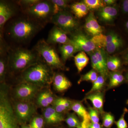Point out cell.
Listing matches in <instances>:
<instances>
[{
  "label": "cell",
  "instance_id": "39",
  "mask_svg": "<svg viewBox=\"0 0 128 128\" xmlns=\"http://www.w3.org/2000/svg\"><path fill=\"white\" fill-rule=\"evenodd\" d=\"M128 110L126 108L124 109L122 114L118 121H115V123L117 128H128V124L124 118V116Z\"/></svg>",
  "mask_w": 128,
  "mask_h": 128
},
{
  "label": "cell",
  "instance_id": "11",
  "mask_svg": "<svg viewBox=\"0 0 128 128\" xmlns=\"http://www.w3.org/2000/svg\"><path fill=\"white\" fill-rule=\"evenodd\" d=\"M92 66L94 70L100 73V75L106 78L108 74L107 66V57L103 48H97L90 53Z\"/></svg>",
  "mask_w": 128,
  "mask_h": 128
},
{
  "label": "cell",
  "instance_id": "33",
  "mask_svg": "<svg viewBox=\"0 0 128 128\" xmlns=\"http://www.w3.org/2000/svg\"><path fill=\"white\" fill-rule=\"evenodd\" d=\"M65 120L68 126L70 128H77L80 126L81 124L74 114H69Z\"/></svg>",
  "mask_w": 128,
  "mask_h": 128
},
{
  "label": "cell",
  "instance_id": "34",
  "mask_svg": "<svg viewBox=\"0 0 128 128\" xmlns=\"http://www.w3.org/2000/svg\"><path fill=\"white\" fill-rule=\"evenodd\" d=\"M52 105L54 110L59 113L62 114V113L68 110L64 104L62 98H56Z\"/></svg>",
  "mask_w": 128,
  "mask_h": 128
},
{
  "label": "cell",
  "instance_id": "41",
  "mask_svg": "<svg viewBox=\"0 0 128 128\" xmlns=\"http://www.w3.org/2000/svg\"><path fill=\"white\" fill-rule=\"evenodd\" d=\"M122 14L128 17V0H124L121 2L120 6Z\"/></svg>",
  "mask_w": 128,
  "mask_h": 128
},
{
  "label": "cell",
  "instance_id": "17",
  "mask_svg": "<svg viewBox=\"0 0 128 128\" xmlns=\"http://www.w3.org/2000/svg\"><path fill=\"white\" fill-rule=\"evenodd\" d=\"M120 35L114 31H112L105 35L100 34L92 37L91 40L97 48H105V47L113 40Z\"/></svg>",
  "mask_w": 128,
  "mask_h": 128
},
{
  "label": "cell",
  "instance_id": "44",
  "mask_svg": "<svg viewBox=\"0 0 128 128\" xmlns=\"http://www.w3.org/2000/svg\"><path fill=\"white\" fill-rule=\"evenodd\" d=\"M88 128H102V126L99 123L91 122L89 124Z\"/></svg>",
  "mask_w": 128,
  "mask_h": 128
},
{
  "label": "cell",
  "instance_id": "48",
  "mask_svg": "<svg viewBox=\"0 0 128 128\" xmlns=\"http://www.w3.org/2000/svg\"><path fill=\"white\" fill-rule=\"evenodd\" d=\"M82 128V126H81V125H80V126H79V127H78V128Z\"/></svg>",
  "mask_w": 128,
  "mask_h": 128
},
{
  "label": "cell",
  "instance_id": "6",
  "mask_svg": "<svg viewBox=\"0 0 128 128\" xmlns=\"http://www.w3.org/2000/svg\"><path fill=\"white\" fill-rule=\"evenodd\" d=\"M44 62L51 69L64 70L65 67L56 50L44 39L40 40L33 48Z\"/></svg>",
  "mask_w": 128,
  "mask_h": 128
},
{
  "label": "cell",
  "instance_id": "15",
  "mask_svg": "<svg viewBox=\"0 0 128 128\" xmlns=\"http://www.w3.org/2000/svg\"><path fill=\"white\" fill-rule=\"evenodd\" d=\"M84 28L88 33L92 37L102 34L103 31V28L99 25L92 12H90L86 18Z\"/></svg>",
  "mask_w": 128,
  "mask_h": 128
},
{
  "label": "cell",
  "instance_id": "21",
  "mask_svg": "<svg viewBox=\"0 0 128 128\" xmlns=\"http://www.w3.org/2000/svg\"><path fill=\"white\" fill-rule=\"evenodd\" d=\"M125 45V41L120 34L112 42L108 44L105 49L107 52L111 54L122 50Z\"/></svg>",
  "mask_w": 128,
  "mask_h": 128
},
{
  "label": "cell",
  "instance_id": "12",
  "mask_svg": "<svg viewBox=\"0 0 128 128\" xmlns=\"http://www.w3.org/2000/svg\"><path fill=\"white\" fill-rule=\"evenodd\" d=\"M70 39V44L75 48L76 52L79 51L92 52L97 48L91 38L82 34H74Z\"/></svg>",
  "mask_w": 128,
  "mask_h": 128
},
{
  "label": "cell",
  "instance_id": "32",
  "mask_svg": "<svg viewBox=\"0 0 128 128\" xmlns=\"http://www.w3.org/2000/svg\"><path fill=\"white\" fill-rule=\"evenodd\" d=\"M98 76L96 72L94 70H92L86 74L81 76L78 81V84H80L81 82L84 81H90L94 82Z\"/></svg>",
  "mask_w": 128,
  "mask_h": 128
},
{
  "label": "cell",
  "instance_id": "5",
  "mask_svg": "<svg viewBox=\"0 0 128 128\" xmlns=\"http://www.w3.org/2000/svg\"><path fill=\"white\" fill-rule=\"evenodd\" d=\"M36 22L44 28L50 22L54 15V6L48 0H40L32 7L22 12Z\"/></svg>",
  "mask_w": 128,
  "mask_h": 128
},
{
  "label": "cell",
  "instance_id": "38",
  "mask_svg": "<svg viewBox=\"0 0 128 128\" xmlns=\"http://www.w3.org/2000/svg\"><path fill=\"white\" fill-rule=\"evenodd\" d=\"M10 48L5 41L2 32H0V57L7 54Z\"/></svg>",
  "mask_w": 128,
  "mask_h": 128
},
{
  "label": "cell",
  "instance_id": "2",
  "mask_svg": "<svg viewBox=\"0 0 128 128\" xmlns=\"http://www.w3.org/2000/svg\"><path fill=\"white\" fill-rule=\"evenodd\" d=\"M8 56V67L14 73H22L41 59L33 49L30 50L21 46L10 48Z\"/></svg>",
  "mask_w": 128,
  "mask_h": 128
},
{
  "label": "cell",
  "instance_id": "25",
  "mask_svg": "<svg viewBox=\"0 0 128 128\" xmlns=\"http://www.w3.org/2000/svg\"><path fill=\"white\" fill-rule=\"evenodd\" d=\"M123 62L118 56H109L107 58V66L108 70L112 72L121 71Z\"/></svg>",
  "mask_w": 128,
  "mask_h": 128
},
{
  "label": "cell",
  "instance_id": "3",
  "mask_svg": "<svg viewBox=\"0 0 128 128\" xmlns=\"http://www.w3.org/2000/svg\"><path fill=\"white\" fill-rule=\"evenodd\" d=\"M42 59L20 73L22 82H29L42 88L52 82L54 73Z\"/></svg>",
  "mask_w": 128,
  "mask_h": 128
},
{
  "label": "cell",
  "instance_id": "45",
  "mask_svg": "<svg viewBox=\"0 0 128 128\" xmlns=\"http://www.w3.org/2000/svg\"><path fill=\"white\" fill-rule=\"evenodd\" d=\"M124 30L128 34V19L125 21L124 23Z\"/></svg>",
  "mask_w": 128,
  "mask_h": 128
},
{
  "label": "cell",
  "instance_id": "30",
  "mask_svg": "<svg viewBox=\"0 0 128 128\" xmlns=\"http://www.w3.org/2000/svg\"><path fill=\"white\" fill-rule=\"evenodd\" d=\"M83 2L89 10H99L106 6L102 0H84Z\"/></svg>",
  "mask_w": 128,
  "mask_h": 128
},
{
  "label": "cell",
  "instance_id": "23",
  "mask_svg": "<svg viewBox=\"0 0 128 128\" xmlns=\"http://www.w3.org/2000/svg\"><path fill=\"white\" fill-rule=\"evenodd\" d=\"M70 8L76 17L80 18L88 14L89 9L83 1L72 3L70 5Z\"/></svg>",
  "mask_w": 128,
  "mask_h": 128
},
{
  "label": "cell",
  "instance_id": "37",
  "mask_svg": "<svg viewBox=\"0 0 128 128\" xmlns=\"http://www.w3.org/2000/svg\"><path fill=\"white\" fill-rule=\"evenodd\" d=\"M114 117L111 113H107L104 116L102 125L106 128H110L115 122Z\"/></svg>",
  "mask_w": 128,
  "mask_h": 128
},
{
  "label": "cell",
  "instance_id": "43",
  "mask_svg": "<svg viewBox=\"0 0 128 128\" xmlns=\"http://www.w3.org/2000/svg\"><path fill=\"white\" fill-rule=\"evenodd\" d=\"M122 58L123 64L128 66V49L123 55Z\"/></svg>",
  "mask_w": 128,
  "mask_h": 128
},
{
  "label": "cell",
  "instance_id": "18",
  "mask_svg": "<svg viewBox=\"0 0 128 128\" xmlns=\"http://www.w3.org/2000/svg\"><path fill=\"white\" fill-rule=\"evenodd\" d=\"M70 109L82 118L81 126L84 128H88L91 123L90 120L89 113L83 105L80 102H73Z\"/></svg>",
  "mask_w": 128,
  "mask_h": 128
},
{
  "label": "cell",
  "instance_id": "35",
  "mask_svg": "<svg viewBox=\"0 0 128 128\" xmlns=\"http://www.w3.org/2000/svg\"><path fill=\"white\" fill-rule=\"evenodd\" d=\"M40 0H19L15 1L20 8L21 11L24 10L32 7L33 6L39 2Z\"/></svg>",
  "mask_w": 128,
  "mask_h": 128
},
{
  "label": "cell",
  "instance_id": "26",
  "mask_svg": "<svg viewBox=\"0 0 128 128\" xmlns=\"http://www.w3.org/2000/svg\"><path fill=\"white\" fill-rule=\"evenodd\" d=\"M59 50L64 62H66L73 57L74 54L76 52L75 48L70 43L60 44L59 46Z\"/></svg>",
  "mask_w": 128,
  "mask_h": 128
},
{
  "label": "cell",
  "instance_id": "7",
  "mask_svg": "<svg viewBox=\"0 0 128 128\" xmlns=\"http://www.w3.org/2000/svg\"><path fill=\"white\" fill-rule=\"evenodd\" d=\"M50 23L59 28L66 34H74L79 28V23L71 12L66 10L53 16Z\"/></svg>",
  "mask_w": 128,
  "mask_h": 128
},
{
  "label": "cell",
  "instance_id": "46",
  "mask_svg": "<svg viewBox=\"0 0 128 128\" xmlns=\"http://www.w3.org/2000/svg\"><path fill=\"white\" fill-rule=\"evenodd\" d=\"M124 76L125 78V82L128 84V70L125 72Z\"/></svg>",
  "mask_w": 128,
  "mask_h": 128
},
{
  "label": "cell",
  "instance_id": "8",
  "mask_svg": "<svg viewBox=\"0 0 128 128\" xmlns=\"http://www.w3.org/2000/svg\"><path fill=\"white\" fill-rule=\"evenodd\" d=\"M14 107L19 123H26L32 120L36 112V106L32 102L18 101Z\"/></svg>",
  "mask_w": 128,
  "mask_h": 128
},
{
  "label": "cell",
  "instance_id": "10",
  "mask_svg": "<svg viewBox=\"0 0 128 128\" xmlns=\"http://www.w3.org/2000/svg\"><path fill=\"white\" fill-rule=\"evenodd\" d=\"M41 88L29 82H22L17 86L15 96L18 101L32 102L36 97Z\"/></svg>",
  "mask_w": 128,
  "mask_h": 128
},
{
  "label": "cell",
  "instance_id": "29",
  "mask_svg": "<svg viewBox=\"0 0 128 128\" xmlns=\"http://www.w3.org/2000/svg\"><path fill=\"white\" fill-rule=\"evenodd\" d=\"M8 67V56L7 54L0 57V82L4 79Z\"/></svg>",
  "mask_w": 128,
  "mask_h": 128
},
{
  "label": "cell",
  "instance_id": "16",
  "mask_svg": "<svg viewBox=\"0 0 128 128\" xmlns=\"http://www.w3.org/2000/svg\"><path fill=\"white\" fill-rule=\"evenodd\" d=\"M42 116L44 121L48 124H58L64 120L62 114L56 112L50 106L44 108Z\"/></svg>",
  "mask_w": 128,
  "mask_h": 128
},
{
  "label": "cell",
  "instance_id": "19",
  "mask_svg": "<svg viewBox=\"0 0 128 128\" xmlns=\"http://www.w3.org/2000/svg\"><path fill=\"white\" fill-rule=\"evenodd\" d=\"M56 98L52 92L47 89L39 92L36 97V103L40 107L45 108L52 105Z\"/></svg>",
  "mask_w": 128,
  "mask_h": 128
},
{
  "label": "cell",
  "instance_id": "27",
  "mask_svg": "<svg viewBox=\"0 0 128 128\" xmlns=\"http://www.w3.org/2000/svg\"><path fill=\"white\" fill-rule=\"evenodd\" d=\"M75 64L78 72L80 73L87 65L89 58L84 52L81 51L74 57Z\"/></svg>",
  "mask_w": 128,
  "mask_h": 128
},
{
  "label": "cell",
  "instance_id": "4",
  "mask_svg": "<svg viewBox=\"0 0 128 128\" xmlns=\"http://www.w3.org/2000/svg\"><path fill=\"white\" fill-rule=\"evenodd\" d=\"M8 86L0 82V128H19Z\"/></svg>",
  "mask_w": 128,
  "mask_h": 128
},
{
  "label": "cell",
  "instance_id": "47",
  "mask_svg": "<svg viewBox=\"0 0 128 128\" xmlns=\"http://www.w3.org/2000/svg\"><path fill=\"white\" fill-rule=\"evenodd\" d=\"M22 128H32L30 127V125H24L22 126Z\"/></svg>",
  "mask_w": 128,
  "mask_h": 128
},
{
  "label": "cell",
  "instance_id": "42",
  "mask_svg": "<svg viewBox=\"0 0 128 128\" xmlns=\"http://www.w3.org/2000/svg\"><path fill=\"white\" fill-rule=\"evenodd\" d=\"M106 6H111L116 5V0H103Z\"/></svg>",
  "mask_w": 128,
  "mask_h": 128
},
{
  "label": "cell",
  "instance_id": "1",
  "mask_svg": "<svg viewBox=\"0 0 128 128\" xmlns=\"http://www.w3.org/2000/svg\"><path fill=\"white\" fill-rule=\"evenodd\" d=\"M10 20L6 34L12 41L20 45L28 44L44 28L27 15L22 13Z\"/></svg>",
  "mask_w": 128,
  "mask_h": 128
},
{
  "label": "cell",
  "instance_id": "14",
  "mask_svg": "<svg viewBox=\"0 0 128 128\" xmlns=\"http://www.w3.org/2000/svg\"><path fill=\"white\" fill-rule=\"evenodd\" d=\"M119 7L118 6H106L99 9L98 16L101 21L106 23H113L119 13Z\"/></svg>",
  "mask_w": 128,
  "mask_h": 128
},
{
  "label": "cell",
  "instance_id": "20",
  "mask_svg": "<svg viewBox=\"0 0 128 128\" xmlns=\"http://www.w3.org/2000/svg\"><path fill=\"white\" fill-rule=\"evenodd\" d=\"M52 83L54 89L59 92H63L71 87L72 83L63 74H54Z\"/></svg>",
  "mask_w": 128,
  "mask_h": 128
},
{
  "label": "cell",
  "instance_id": "28",
  "mask_svg": "<svg viewBox=\"0 0 128 128\" xmlns=\"http://www.w3.org/2000/svg\"><path fill=\"white\" fill-rule=\"evenodd\" d=\"M54 6V15L60 12L68 10L70 1L66 0H50Z\"/></svg>",
  "mask_w": 128,
  "mask_h": 128
},
{
  "label": "cell",
  "instance_id": "13",
  "mask_svg": "<svg viewBox=\"0 0 128 128\" xmlns=\"http://www.w3.org/2000/svg\"><path fill=\"white\" fill-rule=\"evenodd\" d=\"M46 41L51 45L57 44H63L70 43V39L67 34L55 25L49 32Z\"/></svg>",
  "mask_w": 128,
  "mask_h": 128
},
{
  "label": "cell",
  "instance_id": "36",
  "mask_svg": "<svg viewBox=\"0 0 128 128\" xmlns=\"http://www.w3.org/2000/svg\"><path fill=\"white\" fill-rule=\"evenodd\" d=\"M44 122V119L42 116L38 115L32 118L29 125L32 128H43Z\"/></svg>",
  "mask_w": 128,
  "mask_h": 128
},
{
  "label": "cell",
  "instance_id": "22",
  "mask_svg": "<svg viewBox=\"0 0 128 128\" xmlns=\"http://www.w3.org/2000/svg\"><path fill=\"white\" fill-rule=\"evenodd\" d=\"M86 98L92 102L94 108L101 113L103 112L104 96L99 92L87 94Z\"/></svg>",
  "mask_w": 128,
  "mask_h": 128
},
{
  "label": "cell",
  "instance_id": "40",
  "mask_svg": "<svg viewBox=\"0 0 128 128\" xmlns=\"http://www.w3.org/2000/svg\"><path fill=\"white\" fill-rule=\"evenodd\" d=\"M98 112H99L94 108H89L88 113L92 122L98 123L99 121Z\"/></svg>",
  "mask_w": 128,
  "mask_h": 128
},
{
  "label": "cell",
  "instance_id": "9",
  "mask_svg": "<svg viewBox=\"0 0 128 128\" xmlns=\"http://www.w3.org/2000/svg\"><path fill=\"white\" fill-rule=\"evenodd\" d=\"M20 11L15 1L0 0V32H2L5 24L17 16Z\"/></svg>",
  "mask_w": 128,
  "mask_h": 128
},
{
  "label": "cell",
  "instance_id": "31",
  "mask_svg": "<svg viewBox=\"0 0 128 128\" xmlns=\"http://www.w3.org/2000/svg\"><path fill=\"white\" fill-rule=\"evenodd\" d=\"M92 87L87 94L98 92L102 89L105 83V78L102 76H98L96 80L92 82Z\"/></svg>",
  "mask_w": 128,
  "mask_h": 128
},
{
  "label": "cell",
  "instance_id": "24",
  "mask_svg": "<svg viewBox=\"0 0 128 128\" xmlns=\"http://www.w3.org/2000/svg\"><path fill=\"white\" fill-rule=\"evenodd\" d=\"M109 88L118 87L125 82L122 71L112 72L109 73Z\"/></svg>",
  "mask_w": 128,
  "mask_h": 128
}]
</instances>
